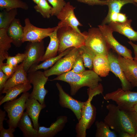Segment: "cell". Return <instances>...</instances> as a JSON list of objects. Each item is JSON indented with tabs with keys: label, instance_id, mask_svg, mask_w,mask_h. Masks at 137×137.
Here are the masks:
<instances>
[{
	"label": "cell",
	"instance_id": "6da1fadb",
	"mask_svg": "<svg viewBox=\"0 0 137 137\" xmlns=\"http://www.w3.org/2000/svg\"><path fill=\"white\" fill-rule=\"evenodd\" d=\"M108 113L104 122L110 128L120 134L128 133L134 137L137 131V112L133 110H124L110 104L106 106Z\"/></svg>",
	"mask_w": 137,
	"mask_h": 137
},
{
	"label": "cell",
	"instance_id": "7a4b0ae2",
	"mask_svg": "<svg viewBox=\"0 0 137 137\" xmlns=\"http://www.w3.org/2000/svg\"><path fill=\"white\" fill-rule=\"evenodd\" d=\"M60 80L68 83L70 86V94L75 95L81 88L87 87L92 89L97 87L102 80L93 70H86L80 73H75L71 71L63 74L50 80Z\"/></svg>",
	"mask_w": 137,
	"mask_h": 137
},
{
	"label": "cell",
	"instance_id": "3957f363",
	"mask_svg": "<svg viewBox=\"0 0 137 137\" xmlns=\"http://www.w3.org/2000/svg\"><path fill=\"white\" fill-rule=\"evenodd\" d=\"M103 88L102 84L93 89H87L88 96L87 100L85 102L81 111V118L76 124L75 129L77 137H85L86 131L89 129L94 122L96 116V109L91 103L93 97L97 95L102 93Z\"/></svg>",
	"mask_w": 137,
	"mask_h": 137
},
{
	"label": "cell",
	"instance_id": "277c9868",
	"mask_svg": "<svg viewBox=\"0 0 137 137\" xmlns=\"http://www.w3.org/2000/svg\"><path fill=\"white\" fill-rule=\"evenodd\" d=\"M57 36L59 43L58 54L72 47L79 48L85 45L83 33H79L70 27L59 28Z\"/></svg>",
	"mask_w": 137,
	"mask_h": 137
},
{
	"label": "cell",
	"instance_id": "5b68a950",
	"mask_svg": "<svg viewBox=\"0 0 137 137\" xmlns=\"http://www.w3.org/2000/svg\"><path fill=\"white\" fill-rule=\"evenodd\" d=\"M30 94L27 92L23 93L18 98L7 101L4 104V109L9 118L7 121L9 127L15 129L17 127L25 109L26 102Z\"/></svg>",
	"mask_w": 137,
	"mask_h": 137
},
{
	"label": "cell",
	"instance_id": "8992f818",
	"mask_svg": "<svg viewBox=\"0 0 137 137\" xmlns=\"http://www.w3.org/2000/svg\"><path fill=\"white\" fill-rule=\"evenodd\" d=\"M83 33L84 35L85 46L96 55L107 56L110 48L98 27L91 28L88 32Z\"/></svg>",
	"mask_w": 137,
	"mask_h": 137
},
{
	"label": "cell",
	"instance_id": "52a82bcc",
	"mask_svg": "<svg viewBox=\"0 0 137 137\" xmlns=\"http://www.w3.org/2000/svg\"><path fill=\"white\" fill-rule=\"evenodd\" d=\"M106 100H112L121 109L133 110L137 104V92L125 90L122 88L106 94L103 97Z\"/></svg>",
	"mask_w": 137,
	"mask_h": 137
},
{
	"label": "cell",
	"instance_id": "ba28073f",
	"mask_svg": "<svg viewBox=\"0 0 137 137\" xmlns=\"http://www.w3.org/2000/svg\"><path fill=\"white\" fill-rule=\"evenodd\" d=\"M29 82L33 85L32 92L29 98L37 100L41 104H45V98L48 91L45 88L48 77L43 72L39 70L27 73Z\"/></svg>",
	"mask_w": 137,
	"mask_h": 137
},
{
	"label": "cell",
	"instance_id": "9c48e42d",
	"mask_svg": "<svg viewBox=\"0 0 137 137\" xmlns=\"http://www.w3.org/2000/svg\"><path fill=\"white\" fill-rule=\"evenodd\" d=\"M79 54L78 48L73 47L68 54L59 60L50 68L45 70V75L47 77L53 75L58 76L71 71Z\"/></svg>",
	"mask_w": 137,
	"mask_h": 137
},
{
	"label": "cell",
	"instance_id": "30bf717a",
	"mask_svg": "<svg viewBox=\"0 0 137 137\" xmlns=\"http://www.w3.org/2000/svg\"><path fill=\"white\" fill-rule=\"evenodd\" d=\"M24 52L26 55L23 62L24 70L27 73L31 67L38 64L41 61L45 53L43 40L39 42H28Z\"/></svg>",
	"mask_w": 137,
	"mask_h": 137
},
{
	"label": "cell",
	"instance_id": "8fae6325",
	"mask_svg": "<svg viewBox=\"0 0 137 137\" xmlns=\"http://www.w3.org/2000/svg\"><path fill=\"white\" fill-rule=\"evenodd\" d=\"M23 43L25 42H40L48 37V34L53 32L57 26L52 28H42L37 27L31 23L29 19L27 18L24 20Z\"/></svg>",
	"mask_w": 137,
	"mask_h": 137
},
{
	"label": "cell",
	"instance_id": "7c38bea8",
	"mask_svg": "<svg viewBox=\"0 0 137 137\" xmlns=\"http://www.w3.org/2000/svg\"><path fill=\"white\" fill-rule=\"evenodd\" d=\"M98 27L110 48L118 55L126 58L133 60L131 50L122 45L115 38L113 35V31L108 25L101 24L98 25Z\"/></svg>",
	"mask_w": 137,
	"mask_h": 137
},
{
	"label": "cell",
	"instance_id": "4fadbf2b",
	"mask_svg": "<svg viewBox=\"0 0 137 137\" xmlns=\"http://www.w3.org/2000/svg\"><path fill=\"white\" fill-rule=\"evenodd\" d=\"M75 7L71 5L69 2L66 3L64 6L56 16L60 20L58 26L59 28L70 27L77 32L81 33L78 28L82 25L79 22L74 12Z\"/></svg>",
	"mask_w": 137,
	"mask_h": 137
},
{
	"label": "cell",
	"instance_id": "5bb4252c",
	"mask_svg": "<svg viewBox=\"0 0 137 137\" xmlns=\"http://www.w3.org/2000/svg\"><path fill=\"white\" fill-rule=\"evenodd\" d=\"M56 85L59 92V103L62 107L71 110L79 121L81 118V111L85 102L76 100L66 93L58 82Z\"/></svg>",
	"mask_w": 137,
	"mask_h": 137
},
{
	"label": "cell",
	"instance_id": "9a60e30c",
	"mask_svg": "<svg viewBox=\"0 0 137 137\" xmlns=\"http://www.w3.org/2000/svg\"><path fill=\"white\" fill-rule=\"evenodd\" d=\"M110 71L112 72L120 80L122 88L124 90H130L132 88L131 84L127 79L120 65L118 56L110 50L107 55Z\"/></svg>",
	"mask_w": 137,
	"mask_h": 137
},
{
	"label": "cell",
	"instance_id": "2e32d148",
	"mask_svg": "<svg viewBox=\"0 0 137 137\" xmlns=\"http://www.w3.org/2000/svg\"><path fill=\"white\" fill-rule=\"evenodd\" d=\"M120 67L132 87H137V63L133 60L118 55Z\"/></svg>",
	"mask_w": 137,
	"mask_h": 137
},
{
	"label": "cell",
	"instance_id": "e0dca14e",
	"mask_svg": "<svg viewBox=\"0 0 137 137\" xmlns=\"http://www.w3.org/2000/svg\"><path fill=\"white\" fill-rule=\"evenodd\" d=\"M27 74L24 70L23 62L21 63L18 65L13 75L7 81L2 93H6L8 90L16 85L28 82Z\"/></svg>",
	"mask_w": 137,
	"mask_h": 137
},
{
	"label": "cell",
	"instance_id": "ac0fdd59",
	"mask_svg": "<svg viewBox=\"0 0 137 137\" xmlns=\"http://www.w3.org/2000/svg\"><path fill=\"white\" fill-rule=\"evenodd\" d=\"M46 105L41 104L37 100L29 98L25 104L26 112L31 118L34 128L38 130L40 126L38 118L41 110L45 107Z\"/></svg>",
	"mask_w": 137,
	"mask_h": 137
},
{
	"label": "cell",
	"instance_id": "d6986e66",
	"mask_svg": "<svg viewBox=\"0 0 137 137\" xmlns=\"http://www.w3.org/2000/svg\"><path fill=\"white\" fill-rule=\"evenodd\" d=\"M67 121L66 116H60L49 127L40 126L38 130L39 137H53L62 131Z\"/></svg>",
	"mask_w": 137,
	"mask_h": 137
},
{
	"label": "cell",
	"instance_id": "ffe728a7",
	"mask_svg": "<svg viewBox=\"0 0 137 137\" xmlns=\"http://www.w3.org/2000/svg\"><path fill=\"white\" fill-rule=\"evenodd\" d=\"M131 20H128L123 23L112 22L108 25L113 31L117 32L126 37L130 41H137V32L131 26Z\"/></svg>",
	"mask_w": 137,
	"mask_h": 137
},
{
	"label": "cell",
	"instance_id": "44dd1931",
	"mask_svg": "<svg viewBox=\"0 0 137 137\" xmlns=\"http://www.w3.org/2000/svg\"><path fill=\"white\" fill-rule=\"evenodd\" d=\"M7 33L12 40V43L16 47L20 46L23 43L24 27L19 19L15 18L7 30Z\"/></svg>",
	"mask_w": 137,
	"mask_h": 137
},
{
	"label": "cell",
	"instance_id": "7402d4cb",
	"mask_svg": "<svg viewBox=\"0 0 137 137\" xmlns=\"http://www.w3.org/2000/svg\"><path fill=\"white\" fill-rule=\"evenodd\" d=\"M59 28V27L57 26L54 31L48 34V37L50 39V42L41 61H43L57 56L59 46V41L57 36V32Z\"/></svg>",
	"mask_w": 137,
	"mask_h": 137
},
{
	"label": "cell",
	"instance_id": "603a6c76",
	"mask_svg": "<svg viewBox=\"0 0 137 137\" xmlns=\"http://www.w3.org/2000/svg\"><path fill=\"white\" fill-rule=\"evenodd\" d=\"M92 70L101 77H105L108 76L110 69L107 56L96 55L93 60Z\"/></svg>",
	"mask_w": 137,
	"mask_h": 137
},
{
	"label": "cell",
	"instance_id": "cb8c5ba5",
	"mask_svg": "<svg viewBox=\"0 0 137 137\" xmlns=\"http://www.w3.org/2000/svg\"><path fill=\"white\" fill-rule=\"evenodd\" d=\"M22 132L25 137H39L38 130H36L32 125L28 114L24 112L17 126Z\"/></svg>",
	"mask_w": 137,
	"mask_h": 137
},
{
	"label": "cell",
	"instance_id": "d4e9b609",
	"mask_svg": "<svg viewBox=\"0 0 137 137\" xmlns=\"http://www.w3.org/2000/svg\"><path fill=\"white\" fill-rule=\"evenodd\" d=\"M32 88L31 83L28 82L16 85L8 90L0 101V105L7 101L14 100L22 93L27 92Z\"/></svg>",
	"mask_w": 137,
	"mask_h": 137
},
{
	"label": "cell",
	"instance_id": "484cf974",
	"mask_svg": "<svg viewBox=\"0 0 137 137\" xmlns=\"http://www.w3.org/2000/svg\"><path fill=\"white\" fill-rule=\"evenodd\" d=\"M73 47L69 48L56 57L47 59L39 64L31 67L27 73L35 72L40 69L46 70L52 67L59 60L68 54Z\"/></svg>",
	"mask_w": 137,
	"mask_h": 137
},
{
	"label": "cell",
	"instance_id": "4316f807",
	"mask_svg": "<svg viewBox=\"0 0 137 137\" xmlns=\"http://www.w3.org/2000/svg\"><path fill=\"white\" fill-rule=\"evenodd\" d=\"M12 42V38L8 34L7 30L0 29V57L6 59L9 56L8 51L11 47Z\"/></svg>",
	"mask_w": 137,
	"mask_h": 137
},
{
	"label": "cell",
	"instance_id": "83f0119b",
	"mask_svg": "<svg viewBox=\"0 0 137 137\" xmlns=\"http://www.w3.org/2000/svg\"><path fill=\"white\" fill-rule=\"evenodd\" d=\"M18 14L17 9L7 11L5 10L0 12V29L8 30L10 25L15 18Z\"/></svg>",
	"mask_w": 137,
	"mask_h": 137
},
{
	"label": "cell",
	"instance_id": "f1b7e54d",
	"mask_svg": "<svg viewBox=\"0 0 137 137\" xmlns=\"http://www.w3.org/2000/svg\"><path fill=\"white\" fill-rule=\"evenodd\" d=\"M18 8L27 10L29 6L26 3L21 0H0V9L1 10L9 11Z\"/></svg>",
	"mask_w": 137,
	"mask_h": 137
},
{
	"label": "cell",
	"instance_id": "f546056e",
	"mask_svg": "<svg viewBox=\"0 0 137 137\" xmlns=\"http://www.w3.org/2000/svg\"><path fill=\"white\" fill-rule=\"evenodd\" d=\"M78 49L80 54L82 58L85 67L92 70L93 60L96 55L85 45L79 47Z\"/></svg>",
	"mask_w": 137,
	"mask_h": 137
},
{
	"label": "cell",
	"instance_id": "4dcf8cb0",
	"mask_svg": "<svg viewBox=\"0 0 137 137\" xmlns=\"http://www.w3.org/2000/svg\"><path fill=\"white\" fill-rule=\"evenodd\" d=\"M95 124L96 127L95 137H117L115 133L110 130V127L104 122L96 121Z\"/></svg>",
	"mask_w": 137,
	"mask_h": 137
},
{
	"label": "cell",
	"instance_id": "1f68e13d",
	"mask_svg": "<svg viewBox=\"0 0 137 137\" xmlns=\"http://www.w3.org/2000/svg\"><path fill=\"white\" fill-rule=\"evenodd\" d=\"M108 7V13L112 12H120L122 7L128 3L135 4L132 0H107Z\"/></svg>",
	"mask_w": 137,
	"mask_h": 137
},
{
	"label": "cell",
	"instance_id": "d6a6232c",
	"mask_svg": "<svg viewBox=\"0 0 137 137\" xmlns=\"http://www.w3.org/2000/svg\"><path fill=\"white\" fill-rule=\"evenodd\" d=\"M47 1V0H40L38 3L34 7L35 10L45 18H49L51 16L52 7Z\"/></svg>",
	"mask_w": 137,
	"mask_h": 137
},
{
	"label": "cell",
	"instance_id": "836d02e7",
	"mask_svg": "<svg viewBox=\"0 0 137 137\" xmlns=\"http://www.w3.org/2000/svg\"><path fill=\"white\" fill-rule=\"evenodd\" d=\"M26 54L25 52L23 53H19L13 56H8L6 63L14 67L17 66L18 64L22 62L26 56Z\"/></svg>",
	"mask_w": 137,
	"mask_h": 137
},
{
	"label": "cell",
	"instance_id": "e575fe53",
	"mask_svg": "<svg viewBox=\"0 0 137 137\" xmlns=\"http://www.w3.org/2000/svg\"><path fill=\"white\" fill-rule=\"evenodd\" d=\"M52 5L51 16H57L66 3L65 0H47Z\"/></svg>",
	"mask_w": 137,
	"mask_h": 137
},
{
	"label": "cell",
	"instance_id": "d590c367",
	"mask_svg": "<svg viewBox=\"0 0 137 137\" xmlns=\"http://www.w3.org/2000/svg\"><path fill=\"white\" fill-rule=\"evenodd\" d=\"M85 70L82 58L79 54L76 59L71 71L75 73L79 74Z\"/></svg>",
	"mask_w": 137,
	"mask_h": 137
},
{
	"label": "cell",
	"instance_id": "8d00e7d4",
	"mask_svg": "<svg viewBox=\"0 0 137 137\" xmlns=\"http://www.w3.org/2000/svg\"><path fill=\"white\" fill-rule=\"evenodd\" d=\"M18 66L14 67L7 64L6 63H0V69H1L4 73L9 78L14 73Z\"/></svg>",
	"mask_w": 137,
	"mask_h": 137
},
{
	"label": "cell",
	"instance_id": "74e56055",
	"mask_svg": "<svg viewBox=\"0 0 137 137\" xmlns=\"http://www.w3.org/2000/svg\"><path fill=\"white\" fill-rule=\"evenodd\" d=\"M78 1L91 6L107 5V0H76Z\"/></svg>",
	"mask_w": 137,
	"mask_h": 137
},
{
	"label": "cell",
	"instance_id": "f35d334b",
	"mask_svg": "<svg viewBox=\"0 0 137 137\" xmlns=\"http://www.w3.org/2000/svg\"><path fill=\"white\" fill-rule=\"evenodd\" d=\"M15 129L9 127L7 129L3 128L0 131V137H14Z\"/></svg>",
	"mask_w": 137,
	"mask_h": 137
},
{
	"label": "cell",
	"instance_id": "ab89813d",
	"mask_svg": "<svg viewBox=\"0 0 137 137\" xmlns=\"http://www.w3.org/2000/svg\"><path fill=\"white\" fill-rule=\"evenodd\" d=\"M9 78L0 69V91L1 93L4 88L5 84Z\"/></svg>",
	"mask_w": 137,
	"mask_h": 137
},
{
	"label": "cell",
	"instance_id": "60d3db41",
	"mask_svg": "<svg viewBox=\"0 0 137 137\" xmlns=\"http://www.w3.org/2000/svg\"><path fill=\"white\" fill-rule=\"evenodd\" d=\"M6 111H3L1 109L0 110V131L4 128L3 121L5 119L6 116Z\"/></svg>",
	"mask_w": 137,
	"mask_h": 137
},
{
	"label": "cell",
	"instance_id": "b9f144b4",
	"mask_svg": "<svg viewBox=\"0 0 137 137\" xmlns=\"http://www.w3.org/2000/svg\"><path fill=\"white\" fill-rule=\"evenodd\" d=\"M128 42L130 45L133 49L134 54L133 60L137 63V44L134 43L131 41Z\"/></svg>",
	"mask_w": 137,
	"mask_h": 137
},
{
	"label": "cell",
	"instance_id": "7bdbcfd3",
	"mask_svg": "<svg viewBox=\"0 0 137 137\" xmlns=\"http://www.w3.org/2000/svg\"><path fill=\"white\" fill-rule=\"evenodd\" d=\"M128 20L127 17L125 14L119 12L118 17V22L123 23L126 21Z\"/></svg>",
	"mask_w": 137,
	"mask_h": 137
},
{
	"label": "cell",
	"instance_id": "ee69618b",
	"mask_svg": "<svg viewBox=\"0 0 137 137\" xmlns=\"http://www.w3.org/2000/svg\"><path fill=\"white\" fill-rule=\"evenodd\" d=\"M121 136L124 137H133V136L129 134L126 132H123L120 134Z\"/></svg>",
	"mask_w": 137,
	"mask_h": 137
},
{
	"label": "cell",
	"instance_id": "f6af8a7d",
	"mask_svg": "<svg viewBox=\"0 0 137 137\" xmlns=\"http://www.w3.org/2000/svg\"><path fill=\"white\" fill-rule=\"evenodd\" d=\"M133 110L137 112V104L134 106Z\"/></svg>",
	"mask_w": 137,
	"mask_h": 137
},
{
	"label": "cell",
	"instance_id": "bcb514c9",
	"mask_svg": "<svg viewBox=\"0 0 137 137\" xmlns=\"http://www.w3.org/2000/svg\"><path fill=\"white\" fill-rule=\"evenodd\" d=\"M36 4L38 3L40 0H32Z\"/></svg>",
	"mask_w": 137,
	"mask_h": 137
},
{
	"label": "cell",
	"instance_id": "7dc6e473",
	"mask_svg": "<svg viewBox=\"0 0 137 137\" xmlns=\"http://www.w3.org/2000/svg\"><path fill=\"white\" fill-rule=\"evenodd\" d=\"M134 137H137V131L136 134L134 136Z\"/></svg>",
	"mask_w": 137,
	"mask_h": 137
},
{
	"label": "cell",
	"instance_id": "c3c4849f",
	"mask_svg": "<svg viewBox=\"0 0 137 137\" xmlns=\"http://www.w3.org/2000/svg\"><path fill=\"white\" fill-rule=\"evenodd\" d=\"M135 3H137V0H132Z\"/></svg>",
	"mask_w": 137,
	"mask_h": 137
}]
</instances>
